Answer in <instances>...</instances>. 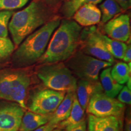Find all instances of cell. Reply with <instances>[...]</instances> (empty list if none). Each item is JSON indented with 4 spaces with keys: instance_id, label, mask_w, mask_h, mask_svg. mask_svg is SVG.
<instances>
[{
    "instance_id": "cell-29",
    "label": "cell",
    "mask_w": 131,
    "mask_h": 131,
    "mask_svg": "<svg viewBox=\"0 0 131 131\" xmlns=\"http://www.w3.org/2000/svg\"><path fill=\"white\" fill-rule=\"evenodd\" d=\"M122 10H127L130 7L131 0H115Z\"/></svg>"
},
{
    "instance_id": "cell-7",
    "label": "cell",
    "mask_w": 131,
    "mask_h": 131,
    "mask_svg": "<svg viewBox=\"0 0 131 131\" xmlns=\"http://www.w3.org/2000/svg\"><path fill=\"white\" fill-rule=\"evenodd\" d=\"M66 93L49 88L35 90L30 93L26 102V108L37 114H52L63 100Z\"/></svg>"
},
{
    "instance_id": "cell-20",
    "label": "cell",
    "mask_w": 131,
    "mask_h": 131,
    "mask_svg": "<svg viewBox=\"0 0 131 131\" xmlns=\"http://www.w3.org/2000/svg\"><path fill=\"white\" fill-rule=\"evenodd\" d=\"M100 8L103 23H107L122 11V8L115 0H105L100 4Z\"/></svg>"
},
{
    "instance_id": "cell-27",
    "label": "cell",
    "mask_w": 131,
    "mask_h": 131,
    "mask_svg": "<svg viewBox=\"0 0 131 131\" xmlns=\"http://www.w3.org/2000/svg\"><path fill=\"white\" fill-rule=\"evenodd\" d=\"M60 131H87V121H83V122L70 129H61Z\"/></svg>"
},
{
    "instance_id": "cell-31",
    "label": "cell",
    "mask_w": 131,
    "mask_h": 131,
    "mask_svg": "<svg viewBox=\"0 0 131 131\" xmlns=\"http://www.w3.org/2000/svg\"><path fill=\"white\" fill-rule=\"evenodd\" d=\"M87 131H97L95 127L94 123L92 119L88 115V123H87Z\"/></svg>"
},
{
    "instance_id": "cell-32",
    "label": "cell",
    "mask_w": 131,
    "mask_h": 131,
    "mask_svg": "<svg viewBox=\"0 0 131 131\" xmlns=\"http://www.w3.org/2000/svg\"><path fill=\"white\" fill-rule=\"evenodd\" d=\"M44 2L49 7H55L58 4L59 2L58 0H44Z\"/></svg>"
},
{
    "instance_id": "cell-4",
    "label": "cell",
    "mask_w": 131,
    "mask_h": 131,
    "mask_svg": "<svg viewBox=\"0 0 131 131\" xmlns=\"http://www.w3.org/2000/svg\"><path fill=\"white\" fill-rule=\"evenodd\" d=\"M30 83V76L25 70H0V98L17 103L26 109V98Z\"/></svg>"
},
{
    "instance_id": "cell-3",
    "label": "cell",
    "mask_w": 131,
    "mask_h": 131,
    "mask_svg": "<svg viewBox=\"0 0 131 131\" xmlns=\"http://www.w3.org/2000/svg\"><path fill=\"white\" fill-rule=\"evenodd\" d=\"M52 18L50 7L44 1L35 0L22 10L14 13L8 29L15 46H18L27 36Z\"/></svg>"
},
{
    "instance_id": "cell-6",
    "label": "cell",
    "mask_w": 131,
    "mask_h": 131,
    "mask_svg": "<svg viewBox=\"0 0 131 131\" xmlns=\"http://www.w3.org/2000/svg\"><path fill=\"white\" fill-rule=\"evenodd\" d=\"M65 64L80 80L96 82L98 81L100 72L112 64L78 51L66 60Z\"/></svg>"
},
{
    "instance_id": "cell-35",
    "label": "cell",
    "mask_w": 131,
    "mask_h": 131,
    "mask_svg": "<svg viewBox=\"0 0 131 131\" xmlns=\"http://www.w3.org/2000/svg\"><path fill=\"white\" fill-rule=\"evenodd\" d=\"M60 130H61V129L58 128V127H57V128H55V129H53V130H52V131H60Z\"/></svg>"
},
{
    "instance_id": "cell-34",
    "label": "cell",
    "mask_w": 131,
    "mask_h": 131,
    "mask_svg": "<svg viewBox=\"0 0 131 131\" xmlns=\"http://www.w3.org/2000/svg\"><path fill=\"white\" fill-rule=\"evenodd\" d=\"M130 81H131V78H130L128 80V81H127L126 83H127V86L128 87L129 89H131V84H130Z\"/></svg>"
},
{
    "instance_id": "cell-18",
    "label": "cell",
    "mask_w": 131,
    "mask_h": 131,
    "mask_svg": "<svg viewBox=\"0 0 131 131\" xmlns=\"http://www.w3.org/2000/svg\"><path fill=\"white\" fill-rule=\"evenodd\" d=\"M111 68L103 69L100 73V84L103 92L106 95L115 98L123 88L122 84H119L112 78L111 74Z\"/></svg>"
},
{
    "instance_id": "cell-28",
    "label": "cell",
    "mask_w": 131,
    "mask_h": 131,
    "mask_svg": "<svg viewBox=\"0 0 131 131\" xmlns=\"http://www.w3.org/2000/svg\"><path fill=\"white\" fill-rule=\"evenodd\" d=\"M57 127H58V124H51L47 123L32 131H52Z\"/></svg>"
},
{
    "instance_id": "cell-1",
    "label": "cell",
    "mask_w": 131,
    "mask_h": 131,
    "mask_svg": "<svg viewBox=\"0 0 131 131\" xmlns=\"http://www.w3.org/2000/svg\"><path fill=\"white\" fill-rule=\"evenodd\" d=\"M56 29L46 52L38 61L39 64L66 61L76 52L80 45L82 28L75 21L61 20Z\"/></svg>"
},
{
    "instance_id": "cell-24",
    "label": "cell",
    "mask_w": 131,
    "mask_h": 131,
    "mask_svg": "<svg viewBox=\"0 0 131 131\" xmlns=\"http://www.w3.org/2000/svg\"><path fill=\"white\" fill-rule=\"evenodd\" d=\"M14 14L12 10H4L0 12V37H7L8 26Z\"/></svg>"
},
{
    "instance_id": "cell-33",
    "label": "cell",
    "mask_w": 131,
    "mask_h": 131,
    "mask_svg": "<svg viewBox=\"0 0 131 131\" xmlns=\"http://www.w3.org/2000/svg\"><path fill=\"white\" fill-rule=\"evenodd\" d=\"M131 123H130V119L127 118L126 120V123L125 126V129L124 131H131Z\"/></svg>"
},
{
    "instance_id": "cell-37",
    "label": "cell",
    "mask_w": 131,
    "mask_h": 131,
    "mask_svg": "<svg viewBox=\"0 0 131 131\" xmlns=\"http://www.w3.org/2000/svg\"><path fill=\"white\" fill-rule=\"evenodd\" d=\"M70 1H73V0H70Z\"/></svg>"
},
{
    "instance_id": "cell-21",
    "label": "cell",
    "mask_w": 131,
    "mask_h": 131,
    "mask_svg": "<svg viewBox=\"0 0 131 131\" xmlns=\"http://www.w3.org/2000/svg\"><path fill=\"white\" fill-rule=\"evenodd\" d=\"M131 69L125 62H118L111 68V74L112 78L120 84L126 83L130 78Z\"/></svg>"
},
{
    "instance_id": "cell-36",
    "label": "cell",
    "mask_w": 131,
    "mask_h": 131,
    "mask_svg": "<svg viewBox=\"0 0 131 131\" xmlns=\"http://www.w3.org/2000/svg\"><path fill=\"white\" fill-rule=\"evenodd\" d=\"M63 1H68L69 0H63Z\"/></svg>"
},
{
    "instance_id": "cell-30",
    "label": "cell",
    "mask_w": 131,
    "mask_h": 131,
    "mask_svg": "<svg viewBox=\"0 0 131 131\" xmlns=\"http://www.w3.org/2000/svg\"><path fill=\"white\" fill-rule=\"evenodd\" d=\"M123 60L125 63H129L131 61V47L130 45L127 46Z\"/></svg>"
},
{
    "instance_id": "cell-2",
    "label": "cell",
    "mask_w": 131,
    "mask_h": 131,
    "mask_svg": "<svg viewBox=\"0 0 131 131\" xmlns=\"http://www.w3.org/2000/svg\"><path fill=\"white\" fill-rule=\"evenodd\" d=\"M60 22L61 18L55 16L27 36L13 54V67L17 69L27 68L37 63L46 52L52 34Z\"/></svg>"
},
{
    "instance_id": "cell-14",
    "label": "cell",
    "mask_w": 131,
    "mask_h": 131,
    "mask_svg": "<svg viewBox=\"0 0 131 131\" xmlns=\"http://www.w3.org/2000/svg\"><path fill=\"white\" fill-rule=\"evenodd\" d=\"M52 114L42 115L27 111L23 116L18 131H32L47 123Z\"/></svg>"
},
{
    "instance_id": "cell-16",
    "label": "cell",
    "mask_w": 131,
    "mask_h": 131,
    "mask_svg": "<svg viewBox=\"0 0 131 131\" xmlns=\"http://www.w3.org/2000/svg\"><path fill=\"white\" fill-rule=\"evenodd\" d=\"M84 111L80 104L76 94H75L72 107L70 115L66 119L59 123L58 124V127L61 129H70L78 125L83 121L86 120Z\"/></svg>"
},
{
    "instance_id": "cell-15",
    "label": "cell",
    "mask_w": 131,
    "mask_h": 131,
    "mask_svg": "<svg viewBox=\"0 0 131 131\" xmlns=\"http://www.w3.org/2000/svg\"><path fill=\"white\" fill-rule=\"evenodd\" d=\"M64 97L60 103L56 110L52 114L50 120L48 122L51 124H58L69 117L72 107L73 98L75 92H69L66 93Z\"/></svg>"
},
{
    "instance_id": "cell-23",
    "label": "cell",
    "mask_w": 131,
    "mask_h": 131,
    "mask_svg": "<svg viewBox=\"0 0 131 131\" xmlns=\"http://www.w3.org/2000/svg\"><path fill=\"white\" fill-rule=\"evenodd\" d=\"M15 45L7 37H0V61L6 60L12 55Z\"/></svg>"
},
{
    "instance_id": "cell-10",
    "label": "cell",
    "mask_w": 131,
    "mask_h": 131,
    "mask_svg": "<svg viewBox=\"0 0 131 131\" xmlns=\"http://www.w3.org/2000/svg\"><path fill=\"white\" fill-rule=\"evenodd\" d=\"M24 109L14 101L0 102V131H18Z\"/></svg>"
},
{
    "instance_id": "cell-22",
    "label": "cell",
    "mask_w": 131,
    "mask_h": 131,
    "mask_svg": "<svg viewBox=\"0 0 131 131\" xmlns=\"http://www.w3.org/2000/svg\"><path fill=\"white\" fill-rule=\"evenodd\" d=\"M103 0H73L66 1L63 8V14L66 17L69 18L72 17L75 12L83 5L86 4H98Z\"/></svg>"
},
{
    "instance_id": "cell-9",
    "label": "cell",
    "mask_w": 131,
    "mask_h": 131,
    "mask_svg": "<svg viewBox=\"0 0 131 131\" xmlns=\"http://www.w3.org/2000/svg\"><path fill=\"white\" fill-rule=\"evenodd\" d=\"M80 45L84 53L102 61L114 63V58L109 53L100 36V31L92 26L82 30Z\"/></svg>"
},
{
    "instance_id": "cell-25",
    "label": "cell",
    "mask_w": 131,
    "mask_h": 131,
    "mask_svg": "<svg viewBox=\"0 0 131 131\" xmlns=\"http://www.w3.org/2000/svg\"><path fill=\"white\" fill-rule=\"evenodd\" d=\"M29 0H0V10H12L24 7Z\"/></svg>"
},
{
    "instance_id": "cell-8",
    "label": "cell",
    "mask_w": 131,
    "mask_h": 131,
    "mask_svg": "<svg viewBox=\"0 0 131 131\" xmlns=\"http://www.w3.org/2000/svg\"><path fill=\"white\" fill-rule=\"evenodd\" d=\"M86 110L89 114L97 117L114 116L123 118L125 104L115 98L107 96L101 91L95 93L92 96Z\"/></svg>"
},
{
    "instance_id": "cell-17",
    "label": "cell",
    "mask_w": 131,
    "mask_h": 131,
    "mask_svg": "<svg viewBox=\"0 0 131 131\" xmlns=\"http://www.w3.org/2000/svg\"><path fill=\"white\" fill-rule=\"evenodd\" d=\"M97 131H123V122L121 118L110 116L97 117L89 114Z\"/></svg>"
},
{
    "instance_id": "cell-11",
    "label": "cell",
    "mask_w": 131,
    "mask_h": 131,
    "mask_svg": "<svg viewBox=\"0 0 131 131\" xmlns=\"http://www.w3.org/2000/svg\"><path fill=\"white\" fill-rule=\"evenodd\" d=\"M104 31L108 37L126 42L130 35V18L128 15L122 14L106 23Z\"/></svg>"
},
{
    "instance_id": "cell-12",
    "label": "cell",
    "mask_w": 131,
    "mask_h": 131,
    "mask_svg": "<svg viewBox=\"0 0 131 131\" xmlns=\"http://www.w3.org/2000/svg\"><path fill=\"white\" fill-rule=\"evenodd\" d=\"M73 18L80 26L90 27L100 22L101 13L96 5L86 4L78 8L73 14Z\"/></svg>"
},
{
    "instance_id": "cell-26",
    "label": "cell",
    "mask_w": 131,
    "mask_h": 131,
    "mask_svg": "<svg viewBox=\"0 0 131 131\" xmlns=\"http://www.w3.org/2000/svg\"><path fill=\"white\" fill-rule=\"evenodd\" d=\"M118 100L123 104H130L131 103V89L127 86H123L119 92Z\"/></svg>"
},
{
    "instance_id": "cell-13",
    "label": "cell",
    "mask_w": 131,
    "mask_h": 131,
    "mask_svg": "<svg viewBox=\"0 0 131 131\" xmlns=\"http://www.w3.org/2000/svg\"><path fill=\"white\" fill-rule=\"evenodd\" d=\"M103 91L100 82H92L80 80L75 91L77 98L81 107L85 111L92 96L95 93Z\"/></svg>"
},
{
    "instance_id": "cell-19",
    "label": "cell",
    "mask_w": 131,
    "mask_h": 131,
    "mask_svg": "<svg viewBox=\"0 0 131 131\" xmlns=\"http://www.w3.org/2000/svg\"><path fill=\"white\" fill-rule=\"evenodd\" d=\"M100 36L106 49L114 58L123 60L127 45L124 42L110 38L100 32Z\"/></svg>"
},
{
    "instance_id": "cell-5",
    "label": "cell",
    "mask_w": 131,
    "mask_h": 131,
    "mask_svg": "<svg viewBox=\"0 0 131 131\" xmlns=\"http://www.w3.org/2000/svg\"><path fill=\"white\" fill-rule=\"evenodd\" d=\"M37 75L49 89L65 92L76 91L77 80L63 62L41 64Z\"/></svg>"
}]
</instances>
